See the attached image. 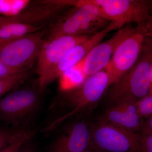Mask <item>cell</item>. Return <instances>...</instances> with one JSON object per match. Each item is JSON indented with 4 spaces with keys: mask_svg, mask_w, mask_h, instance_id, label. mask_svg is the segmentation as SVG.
<instances>
[{
    "mask_svg": "<svg viewBox=\"0 0 152 152\" xmlns=\"http://www.w3.org/2000/svg\"><path fill=\"white\" fill-rule=\"evenodd\" d=\"M143 121L146 126L152 132V115L146 118V120Z\"/></svg>",
    "mask_w": 152,
    "mask_h": 152,
    "instance_id": "484cf974",
    "label": "cell"
},
{
    "mask_svg": "<svg viewBox=\"0 0 152 152\" xmlns=\"http://www.w3.org/2000/svg\"><path fill=\"white\" fill-rule=\"evenodd\" d=\"M139 114L142 119L152 115V94L137 101Z\"/></svg>",
    "mask_w": 152,
    "mask_h": 152,
    "instance_id": "44dd1931",
    "label": "cell"
},
{
    "mask_svg": "<svg viewBox=\"0 0 152 152\" xmlns=\"http://www.w3.org/2000/svg\"><path fill=\"white\" fill-rule=\"evenodd\" d=\"M123 26L120 23L111 22L106 27L91 36L87 40L74 47L54 68L41 78L38 79V89L43 91L56 79L83 59L91 50L100 43L110 32L119 29Z\"/></svg>",
    "mask_w": 152,
    "mask_h": 152,
    "instance_id": "9c48e42d",
    "label": "cell"
},
{
    "mask_svg": "<svg viewBox=\"0 0 152 152\" xmlns=\"http://www.w3.org/2000/svg\"><path fill=\"white\" fill-rule=\"evenodd\" d=\"M10 17L2 16H0V27L4 25L11 23L12 19Z\"/></svg>",
    "mask_w": 152,
    "mask_h": 152,
    "instance_id": "d4e9b609",
    "label": "cell"
},
{
    "mask_svg": "<svg viewBox=\"0 0 152 152\" xmlns=\"http://www.w3.org/2000/svg\"><path fill=\"white\" fill-rule=\"evenodd\" d=\"M28 71L5 77L0 78V99L11 90L26 80L28 77Z\"/></svg>",
    "mask_w": 152,
    "mask_h": 152,
    "instance_id": "2e32d148",
    "label": "cell"
},
{
    "mask_svg": "<svg viewBox=\"0 0 152 152\" xmlns=\"http://www.w3.org/2000/svg\"><path fill=\"white\" fill-rule=\"evenodd\" d=\"M88 150L94 152H142L140 133L99 121L91 124Z\"/></svg>",
    "mask_w": 152,
    "mask_h": 152,
    "instance_id": "277c9868",
    "label": "cell"
},
{
    "mask_svg": "<svg viewBox=\"0 0 152 152\" xmlns=\"http://www.w3.org/2000/svg\"><path fill=\"white\" fill-rule=\"evenodd\" d=\"M150 91L149 94H152V66L151 68V72H150Z\"/></svg>",
    "mask_w": 152,
    "mask_h": 152,
    "instance_id": "4316f807",
    "label": "cell"
},
{
    "mask_svg": "<svg viewBox=\"0 0 152 152\" xmlns=\"http://www.w3.org/2000/svg\"><path fill=\"white\" fill-rule=\"evenodd\" d=\"M19 152H35V148L34 144L29 141L22 148Z\"/></svg>",
    "mask_w": 152,
    "mask_h": 152,
    "instance_id": "cb8c5ba5",
    "label": "cell"
},
{
    "mask_svg": "<svg viewBox=\"0 0 152 152\" xmlns=\"http://www.w3.org/2000/svg\"><path fill=\"white\" fill-rule=\"evenodd\" d=\"M27 129H17L12 127L0 128V151Z\"/></svg>",
    "mask_w": 152,
    "mask_h": 152,
    "instance_id": "d6986e66",
    "label": "cell"
},
{
    "mask_svg": "<svg viewBox=\"0 0 152 152\" xmlns=\"http://www.w3.org/2000/svg\"><path fill=\"white\" fill-rule=\"evenodd\" d=\"M138 101L127 98L118 101L106 111L99 121L138 133L142 119L139 114Z\"/></svg>",
    "mask_w": 152,
    "mask_h": 152,
    "instance_id": "7c38bea8",
    "label": "cell"
},
{
    "mask_svg": "<svg viewBox=\"0 0 152 152\" xmlns=\"http://www.w3.org/2000/svg\"><path fill=\"white\" fill-rule=\"evenodd\" d=\"M90 37L89 34L67 36L46 40L38 58L36 69L38 79L54 68L70 50Z\"/></svg>",
    "mask_w": 152,
    "mask_h": 152,
    "instance_id": "30bf717a",
    "label": "cell"
},
{
    "mask_svg": "<svg viewBox=\"0 0 152 152\" xmlns=\"http://www.w3.org/2000/svg\"><path fill=\"white\" fill-rule=\"evenodd\" d=\"M82 152H94V151H90V150H86V151H84Z\"/></svg>",
    "mask_w": 152,
    "mask_h": 152,
    "instance_id": "83f0119b",
    "label": "cell"
},
{
    "mask_svg": "<svg viewBox=\"0 0 152 152\" xmlns=\"http://www.w3.org/2000/svg\"><path fill=\"white\" fill-rule=\"evenodd\" d=\"M35 130H26L0 152H19L22 148L35 135Z\"/></svg>",
    "mask_w": 152,
    "mask_h": 152,
    "instance_id": "e0dca14e",
    "label": "cell"
},
{
    "mask_svg": "<svg viewBox=\"0 0 152 152\" xmlns=\"http://www.w3.org/2000/svg\"><path fill=\"white\" fill-rule=\"evenodd\" d=\"M142 137V152H152V132L142 119L140 132Z\"/></svg>",
    "mask_w": 152,
    "mask_h": 152,
    "instance_id": "ffe728a7",
    "label": "cell"
},
{
    "mask_svg": "<svg viewBox=\"0 0 152 152\" xmlns=\"http://www.w3.org/2000/svg\"><path fill=\"white\" fill-rule=\"evenodd\" d=\"M91 126L84 120L72 123L53 142L50 152H82L88 150Z\"/></svg>",
    "mask_w": 152,
    "mask_h": 152,
    "instance_id": "4fadbf2b",
    "label": "cell"
},
{
    "mask_svg": "<svg viewBox=\"0 0 152 152\" xmlns=\"http://www.w3.org/2000/svg\"><path fill=\"white\" fill-rule=\"evenodd\" d=\"M28 1H1L0 14L4 16L12 17L21 12V11L27 5Z\"/></svg>",
    "mask_w": 152,
    "mask_h": 152,
    "instance_id": "ac0fdd59",
    "label": "cell"
},
{
    "mask_svg": "<svg viewBox=\"0 0 152 152\" xmlns=\"http://www.w3.org/2000/svg\"><path fill=\"white\" fill-rule=\"evenodd\" d=\"M47 23L38 25L12 23L0 27V44L13 40L46 28Z\"/></svg>",
    "mask_w": 152,
    "mask_h": 152,
    "instance_id": "5bb4252c",
    "label": "cell"
},
{
    "mask_svg": "<svg viewBox=\"0 0 152 152\" xmlns=\"http://www.w3.org/2000/svg\"><path fill=\"white\" fill-rule=\"evenodd\" d=\"M110 86V76L105 69L88 77L80 86L72 90L66 96L67 111L49 123L42 132H50L67 120L94 106Z\"/></svg>",
    "mask_w": 152,
    "mask_h": 152,
    "instance_id": "7a4b0ae2",
    "label": "cell"
},
{
    "mask_svg": "<svg viewBox=\"0 0 152 152\" xmlns=\"http://www.w3.org/2000/svg\"><path fill=\"white\" fill-rule=\"evenodd\" d=\"M148 37L145 26H138L118 45L105 68L110 76V86L118 81L134 65Z\"/></svg>",
    "mask_w": 152,
    "mask_h": 152,
    "instance_id": "52a82bcc",
    "label": "cell"
},
{
    "mask_svg": "<svg viewBox=\"0 0 152 152\" xmlns=\"http://www.w3.org/2000/svg\"><path fill=\"white\" fill-rule=\"evenodd\" d=\"M27 71L28 69H18L10 67L0 61V78L14 75Z\"/></svg>",
    "mask_w": 152,
    "mask_h": 152,
    "instance_id": "7402d4cb",
    "label": "cell"
},
{
    "mask_svg": "<svg viewBox=\"0 0 152 152\" xmlns=\"http://www.w3.org/2000/svg\"><path fill=\"white\" fill-rule=\"evenodd\" d=\"M83 60L60 77V87L63 91L77 88L87 78L83 70Z\"/></svg>",
    "mask_w": 152,
    "mask_h": 152,
    "instance_id": "9a60e30c",
    "label": "cell"
},
{
    "mask_svg": "<svg viewBox=\"0 0 152 152\" xmlns=\"http://www.w3.org/2000/svg\"><path fill=\"white\" fill-rule=\"evenodd\" d=\"M99 8L103 17L125 26L134 23L144 25L149 15L152 1L147 0H87Z\"/></svg>",
    "mask_w": 152,
    "mask_h": 152,
    "instance_id": "ba28073f",
    "label": "cell"
},
{
    "mask_svg": "<svg viewBox=\"0 0 152 152\" xmlns=\"http://www.w3.org/2000/svg\"><path fill=\"white\" fill-rule=\"evenodd\" d=\"M134 28L129 26H124L112 37L91 50L83 59V72L87 78L106 67L118 45Z\"/></svg>",
    "mask_w": 152,
    "mask_h": 152,
    "instance_id": "8fae6325",
    "label": "cell"
},
{
    "mask_svg": "<svg viewBox=\"0 0 152 152\" xmlns=\"http://www.w3.org/2000/svg\"><path fill=\"white\" fill-rule=\"evenodd\" d=\"M39 89L14 91L0 99V121L17 129L25 125L37 111L40 100Z\"/></svg>",
    "mask_w": 152,
    "mask_h": 152,
    "instance_id": "5b68a950",
    "label": "cell"
},
{
    "mask_svg": "<svg viewBox=\"0 0 152 152\" xmlns=\"http://www.w3.org/2000/svg\"><path fill=\"white\" fill-rule=\"evenodd\" d=\"M75 9L49 31L47 41L67 36L95 34L111 22L104 18L97 6L87 0L75 1Z\"/></svg>",
    "mask_w": 152,
    "mask_h": 152,
    "instance_id": "3957f363",
    "label": "cell"
},
{
    "mask_svg": "<svg viewBox=\"0 0 152 152\" xmlns=\"http://www.w3.org/2000/svg\"><path fill=\"white\" fill-rule=\"evenodd\" d=\"M49 33L45 28L36 32L0 44V61L10 67L28 69L38 59Z\"/></svg>",
    "mask_w": 152,
    "mask_h": 152,
    "instance_id": "8992f818",
    "label": "cell"
},
{
    "mask_svg": "<svg viewBox=\"0 0 152 152\" xmlns=\"http://www.w3.org/2000/svg\"><path fill=\"white\" fill-rule=\"evenodd\" d=\"M152 66V38L145 40L140 54L134 66L112 85L109 99L113 104L125 98L139 100L149 94L150 72Z\"/></svg>",
    "mask_w": 152,
    "mask_h": 152,
    "instance_id": "6da1fadb",
    "label": "cell"
},
{
    "mask_svg": "<svg viewBox=\"0 0 152 152\" xmlns=\"http://www.w3.org/2000/svg\"><path fill=\"white\" fill-rule=\"evenodd\" d=\"M148 37L152 38V1L150 9L149 15L145 24L144 25Z\"/></svg>",
    "mask_w": 152,
    "mask_h": 152,
    "instance_id": "603a6c76",
    "label": "cell"
}]
</instances>
